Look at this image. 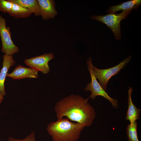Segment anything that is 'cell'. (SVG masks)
Masks as SVG:
<instances>
[{
    "label": "cell",
    "instance_id": "8992f818",
    "mask_svg": "<svg viewBox=\"0 0 141 141\" xmlns=\"http://www.w3.org/2000/svg\"><path fill=\"white\" fill-rule=\"evenodd\" d=\"M10 27H7L5 19L0 15V36L2 42L1 51L7 55L18 52V47L13 42L11 37Z\"/></svg>",
    "mask_w": 141,
    "mask_h": 141
},
{
    "label": "cell",
    "instance_id": "30bf717a",
    "mask_svg": "<svg viewBox=\"0 0 141 141\" xmlns=\"http://www.w3.org/2000/svg\"><path fill=\"white\" fill-rule=\"evenodd\" d=\"M2 67L0 72V92L3 96L6 95L4 86L5 78L9 68L15 63L13 55L3 56Z\"/></svg>",
    "mask_w": 141,
    "mask_h": 141
},
{
    "label": "cell",
    "instance_id": "5b68a950",
    "mask_svg": "<svg viewBox=\"0 0 141 141\" xmlns=\"http://www.w3.org/2000/svg\"><path fill=\"white\" fill-rule=\"evenodd\" d=\"M131 58L132 56L130 55L118 65L107 69H100L93 65L92 70L94 76L98 80V83L105 91L107 90V85L109 79L124 68L130 61Z\"/></svg>",
    "mask_w": 141,
    "mask_h": 141
},
{
    "label": "cell",
    "instance_id": "5bb4252c",
    "mask_svg": "<svg viewBox=\"0 0 141 141\" xmlns=\"http://www.w3.org/2000/svg\"><path fill=\"white\" fill-rule=\"evenodd\" d=\"M32 13L30 10L14 3H13L12 8L8 13L10 16L15 18H27Z\"/></svg>",
    "mask_w": 141,
    "mask_h": 141
},
{
    "label": "cell",
    "instance_id": "6da1fadb",
    "mask_svg": "<svg viewBox=\"0 0 141 141\" xmlns=\"http://www.w3.org/2000/svg\"><path fill=\"white\" fill-rule=\"evenodd\" d=\"M89 98L72 94L57 102L54 110L57 120L65 116L85 127L90 126L96 114L94 108L88 102Z\"/></svg>",
    "mask_w": 141,
    "mask_h": 141
},
{
    "label": "cell",
    "instance_id": "277c9868",
    "mask_svg": "<svg viewBox=\"0 0 141 141\" xmlns=\"http://www.w3.org/2000/svg\"><path fill=\"white\" fill-rule=\"evenodd\" d=\"M87 69L91 75V81L87 84L84 88V90L86 91H89L91 92V94L89 98L94 100L97 96H101L109 101L114 108H118V101L110 97L108 95L95 76L92 70V60L91 57L89 58L87 60Z\"/></svg>",
    "mask_w": 141,
    "mask_h": 141
},
{
    "label": "cell",
    "instance_id": "e0dca14e",
    "mask_svg": "<svg viewBox=\"0 0 141 141\" xmlns=\"http://www.w3.org/2000/svg\"><path fill=\"white\" fill-rule=\"evenodd\" d=\"M8 141H36L35 138L34 131L32 132L29 135L23 139H17L12 137H9L8 138Z\"/></svg>",
    "mask_w": 141,
    "mask_h": 141
},
{
    "label": "cell",
    "instance_id": "3957f363",
    "mask_svg": "<svg viewBox=\"0 0 141 141\" xmlns=\"http://www.w3.org/2000/svg\"><path fill=\"white\" fill-rule=\"evenodd\" d=\"M131 12L132 10L124 11L118 14L111 12L104 15H92L90 18L107 25L112 31L115 39L119 40L121 38L120 22L126 19Z\"/></svg>",
    "mask_w": 141,
    "mask_h": 141
},
{
    "label": "cell",
    "instance_id": "8fae6325",
    "mask_svg": "<svg viewBox=\"0 0 141 141\" xmlns=\"http://www.w3.org/2000/svg\"><path fill=\"white\" fill-rule=\"evenodd\" d=\"M128 93V107L127 112L126 120L129 121L132 124L139 119L140 109L137 108L133 104L131 98L133 91L132 88L129 87Z\"/></svg>",
    "mask_w": 141,
    "mask_h": 141
},
{
    "label": "cell",
    "instance_id": "ac0fdd59",
    "mask_svg": "<svg viewBox=\"0 0 141 141\" xmlns=\"http://www.w3.org/2000/svg\"><path fill=\"white\" fill-rule=\"evenodd\" d=\"M4 99L3 96L0 92V106Z\"/></svg>",
    "mask_w": 141,
    "mask_h": 141
},
{
    "label": "cell",
    "instance_id": "52a82bcc",
    "mask_svg": "<svg viewBox=\"0 0 141 141\" xmlns=\"http://www.w3.org/2000/svg\"><path fill=\"white\" fill-rule=\"evenodd\" d=\"M54 57V55L52 53H45L42 55L26 59L24 63L30 68L46 74L48 73L50 71L48 63Z\"/></svg>",
    "mask_w": 141,
    "mask_h": 141
},
{
    "label": "cell",
    "instance_id": "ba28073f",
    "mask_svg": "<svg viewBox=\"0 0 141 141\" xmlns=\"http://www.w3.org/2000/svg\"><path fill=\"white\" fill-rule=\"evenodd\" d=\"M40 16L46 20L54 18L57 14L54 0H38Z\"/></svg>",
    "mask_w": 141,
    "mask_h": 141
},
{
    "label": "cell",
    "instance_id": "4fadbf2b",
    "mask_svg": "<svg viewBox=\"0 0 141 141\" xmlns=\"http://www.w3.org/2000/svg\"><path fill=\"white\" fill-rule=\"evenodd\" d=\"M13 3L16 4L31 10L37 16H40L38 0H8Z\"/></svg>",
    "mask_w": 141,
    "mask_h": 141
},
{
    "label": "cell",
    "instance_id": "7a4b0ae2",
    "mask_svg": "<svg viewBox=\"0 0 141 141\" xmlns=\"http://www.w3.org/2000/svg\"><path fill=\"white\" fill-rule=\"evenodd\" d=\"M85 127L70 121L67 118H63L50 123L46 130L54 141H77Z\"/></svg>",
    "mask_w": 141,
    "mask_h": 141
},
{
    "label": "cell",
    "instance_id": "7c38bea8",
    "mask_svg": "<svg viewBox=\"0 0 141 141\" xmlns=\"http://www.w3.org/2000/svg\"><path fill=\"white\" fill-rule=\"evenodd\" d=\"M141 4V0H132L121 3L118 5L110 6L106 10L107 13L115 12L122 10H132L134 9L136 10L138 6Z\"/></svg>",
    "mask_w": 141,
    "mask_h": 141
},
{
    "label": "cell",
    "instance_id": "9c48e42d",
    "mask_svg": "<svg viewBox=\"0 0 141 141\" xmlns=\"http://www.w3.org/2000/svg\"><path fill=\"white\" fill-rule=\"evenodd\" d=\"M38 71L32 68L23 67L19 64L16 67L11 73H8L7 77L14 79H20L25 78H37Z\"/></svg>",
    "mask_w": 141,
    "mask_h": 141
},
{
    "label": "cell",
    "instance_id": "2e32d148",
    "mask_svg": "<svg viewBox=\"0 0 141 141\" xmlns=\"http://www.w3.org/2000/svg\"><path fill=\"white\" fill-rule=\"evenodd\" d=\"M13 6V3L8 0H0V11L4 13H8Z\"/></svg>",
    "mask_w": 141,
    "mask_h": 141
},
{
    "label": "cell",
    "instance_id": "9a60e30c",
    "mask_svg": "<svg viewBox=\"0 0 141 141\" xmlns=\"http://www.w3.org/2000/svg\"><path fill=\"white\" fill-rule=\"evenodd\" d=\"M137 123L135 122L130 124L127 127L126 133L128 141H139L137 134Z\"/></svg>",
    "mask_w": 141,
    "mask_h": 141
}]
</instances>
